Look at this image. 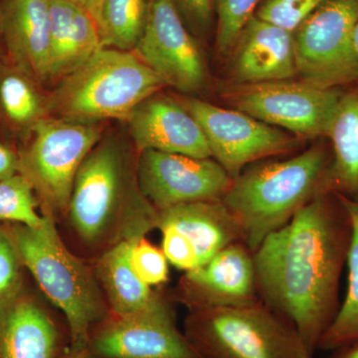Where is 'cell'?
Instances as JSON below:
<instances>
[{"instance_id":"25","label":"cell","mask_w":358,"mask_h":358,"mask_svg":"<svg viewBox=\"0 0 358 358\" xmlns=\"http://www.w3.org/2000/svg\"><path fill=\"white\" fill-rule=\"evenodd\" d=\"M150 0H103L99 30L103 47L134 51L147 24Z\"/></svg>"},{"instance_id":"36","label":"cell","mask_w":358,"mask_h":358,"mask_svg":"<svg viewBox=\"0 0 358 358\" xmlns=\"http://www.w3.org/2000/svg\"><path fill=\"white\" fill-rule=\"evenodd\" d=\"M350 50H352V56L353 63L358 72V20L355 23L353 28L352 41H350Z\"/></svg>"},{"instance_id":"33","label":"cell","mask_w":358,"mask_h":358,"mask_svg":"<svg viewBox=\"0 0 358 358\" xmlns=\"http://www.w3.org/2000/svg\"><path fill=\"white\" fill-rule=\"evenodd\" d=\"M20 173V157L0 141V181Z\"/></svg>"},{"instance_id":"8","label":"cell","mask_w":358,"mask_h":358,"mask_svg":"<svg viewBox=\"0 0 358 358\" xmlns=\"http://www.w3.org/2000/svg\"><path fill=\"white\" fill-rule=\"evenodd\" d=\"M343 92L303 80L233 84L224 93L235 110L301 138L327 136Z\"/></svg>"},{"instance_id":"6","label":"cell","mask_w":358,"mask_h":358,"mask_svg":"<svg viewBox=\"0 0 358 358\" xmlns=\"http://www.w3.org/2000/svg\"><path fill=\"white\" fill-rule=\"evenodd\" d=\"M185 336L202 358H313L288 320L261 301L194 310Z\"/></svg>"},{"instance_id":"18","label":"cell","mask_w":358,"mask_h":358,"mask_svg":"<svg viewBox=\"0 0 358 358\" xmlns=\"http://www.w3.org/2000/svg\"><path fill=\"white\" fill-rule=\"evenodd\" d=\"M49 81L63 79L103 48L93 16L70 0H49Z\"/></svg>"},{"instance_id":"26","label":"cell","mask_w":358,"mask_h":358,"mask_svg":"<svg viewBox=\"0 0 358 358\" xmlns=\"http://www.w3.org/2000/svg\"><path fill=\"white\" fill-rule=\"evenodd\" d=\"M34 186L21 173L0 181V220L39 227L44 216L36 211Z\"/></svg>"},{"instance_id":"29","label":"cell","mask_w":358,"mask_h":358,"mask_svg":"<svg viewBox=\"0 0 358 358\" xmlns=\"http://www.w3.org/2000/svg\"><path fill=\"white\" fill-rule=\"evenodd\" d=\"M131 264L134 272L148 286H159L169 280V261L162 250L145 237L134 239L131 248Z\"/></svg>"},{"instance_id":"10","label":"cell","mask_w":358,"mask_h":358,"mask_svg":"<svg viewBox=\"0 0 358 358\" xmlns=\"http://www.w3.org/2000/svg\"><path fill=\"white\" fill-rule=\"evenodd\" d=\"M194 117L210 148L211 157L233 179L259 160L288 154L301 138L238 110H227L199 99L179 100Z\"/></svg>"},{"instance_id":"13","label":"cell","mask_w":358,"mask_h":358,"mask_svg":"<svg viewBox=\"0 0 358 358\" xmlns=\"http://www.w3.org/2000/svg\"><path fill=\"white\" fill-rule=\"evenodd\" d=\"M89 350L99 358H202L179 331L171 308L157 296L148 307L92 334Z\"/></svg>"},{"instance_id":"9","label":"cell","mask_w":358,"mask_h":358,"mask_svg":"<svg viewBox=\"0 0 358 358\" xmlns=\"http://www.w3.org/2000/svg\"><path fill=\"white\" fill-rule=\"evenodd\" d=\"M358 0H326L293 33L296 74L322 88L358 81L350 41Z\"/></svg>"},{"instance_id":"34","label":"cell","mask_w":358,"mask_h":358,"mask_svg":"<svg viewBox=\"0 0 358 358\" xmlns=\"http://www.w3.org/2000/svg\"><path fill=\"white\" fill-rule=\"evenodd\" d=\"M70 1L74 2V3L84 8L85 10L88 11L93 16L99 27L101 6H102L103 0H70Z\"/></svg>"},{"instance_id":"15","label":"cell","mask_w":358,"mask_h":358,"mask_svg":"<svg viewBox=\"0 0 358 358\" xmlns=\"http://www.w3.org/2000/svg\"><path fill=\"white\" fill-rule=\"evenodd\" d=\"M134 143L140 152L157 150L208 159L210 148L199 122L179 101L150 96L128 119Z\"/></svg>"},{"instance_id":"2","label":"cell","mask_w":358,"mask_h":358,"mask_svg":"<svg viewBox=\"0 0 358 358\" xmlns=\"http://www.w3.org/2000/svg\"><path fill=\"white\" fill-rule=\"evenodd\" d=\"M331 152L322 145L289 159L259 162L233 179L222 200L252 253L315 197L327 194Z\"/></svg>"},{"instance_id":"4","label":"cell","mask_w":358,"mask_h":358,"mask_svg":"<svg viewBox=\"0 0 358 358\" xmlns=\"http://www.w3.org/2000/svg\"><path fill=\"white\" fill-rule=\"evenodd\" d=\"M43 216L39 227L20 224L10 237L21 262L64 313L70 331L69 353L80 355L88 352L92 329L105 319L107 306L95 275L63 243L50 214Z\"/></svg>"},{"instance_id":"28","label":"cell","mask_w":358,"mask_h":358,"mask_svg":"<svg viewBox=\"0 0 358 358\" xmlns=\"http://www.w3.org/2000/svg\"><path fill=\"white\" fill-rule=\"evenodd\" d=\"M326 0H262L255 16L294 33Z\"/></svg>"},{"instance_id":"11","label":"cell","mask_w":358,"mask_h":358,"mask_svg":"<svg viewBox=\"0 0 358 358\" xmlns=\"http://www.w3.org/2000/svg\"><path fill=\"white\" fill-rule=\"evenodd\" d=\"M136 182L143 197L159 211L179 204L222 201L233 178L212 157L145 150L136 164Z\"/></svg>"},{"instance_id":"16","label":"cell","mask_w":358,"mask_h":358,"mask_svg":"<svg viewBox=\"0 0 358 358\" xmlns=\"http://www.w3.org/2000/svg\"><path fill=\"white\" fill-rule=\"evenodd\" d=\"M230 55L234 84L282 81L298 76L293 33L255 15L245 25Z\"/></svg>"},{"instance_id":"32","label":"cell","mask_w":358,"mask_h":358,"mask_svg":"<svg viewBox=\"0 0 358 358\" xmlns=\"http://www.w3.org/2000/svg\"><path fill=\"white\" fill-rule=\"evenodd\" d=\"M186 26L204 32L211 25L214 0H171Z\"/></svg>"},{"instance_id":"31","label":"cell","mask_w":358,"mask_h":358,"mask_svg":"<svg viewBox=\"0 0 358 358\" xmlns=\"http://www.w3.org/2000/svg\"><path fill=\"white\" fill-rule=\"evenodd\" d=\"M162 252L169 263L179 270L189 272L199 267V256L192 242L173 226H160Z\"/></svg>"},{"instance_id":"24","label":"cell","mask_w":358,"mask_h":358,"mask_svg":"<svg viewBox=\"0 0 358 358\" xmlns=\"http://www.w3.org/2000/svg\"><path fill=\"white\" fill-rule=\"evenodd\" d=\"M343 205L352 225V236L346 257L348 284L345 298L334 322L319 343L317 350L333 352L358 341V199L334 193Z\"/></svg>"},{"instance_id":"3","label":"cell","mask_w":358,"mask_h":358,"mask_svg":"<svg viewBox=\"0 0 358 358\" xmlns=\"http://www.w3.org/2000/svg\"><path fill=\"white\" fill-rule=\"evenodd\" d=\"M71 225L91 247L145 237L157 228V210L129 185L124 155L101 143L87 155L75 178L68 206Z\"/></svg>"},{"instance_id":"27","label":"cell","mask_w":358,"mask_h":358,"mask_svg":"<svg viewBox=\"0 0 358 358\" xmlns=\"http://www.w3.org/2000/svg\"><path fill=\"white\" fill-rule=\"evenodd\" d=\"M262 0H216L218 27L216 47L220 55H230L238 37L255 15Z\"/></svg>"},{"instance_id":"37","label":"cell","mask_w":358,"mask_h":358,"mask_svg":"<svg viewBox=\"0 0 358 358\" xmlns=\"http://www.w3.org/2000/svg\"><path fill=\"white\" fill-rule=\"evenodd\" d=\"M64 358H99L95 357V355H91V353H89L88 352H84V353H80V355H67V357Z\"/></svg>"},{"instance_id":"22","label":"cell","mask_w":358,"mask_h":358,"mask_svg":"<svg viewBox=\"0 0 358 358\" xmlns=\"http://www.w3.org/2000/svg\"><path fill=\"white\" fill-rule=\"evenodd\" d=\"M134 240H122L113 245L96 264V280L102 285L110 307L117 317L143 310L157 296L141 281L131 266V248Z\"/></svg>"},{"instance_id":"20","label":"cell","mask_w":358,"mask_h":358,"mask_svg":"<svg viewBox=\"0 0 358 358\" xmlns=\"http://www.w3.org/2000/svg\"><path fill=\"white\" fill-rule=\"evenodd\" d=\"M58 331L31 301H18L0 315V358H55Z\"/></svg>"},{"instance_id":"5","label":"cell","mask_w":358,"mask_h":358,"mask_svg":"<svg viewBox=\"0 0 358 358\" xmlns=\"http://www.w3.org/2000/svg\"><path fill=\"white\" fill-rule=\"evenodd\" d=\"M166 87L134 51L103 47L61 79L49 113L81 122L128 120L134 109Z\"/></svg>"},{"instance_id":"30","label":"cell","mask_w":358,"mask_h":358,"mask_svg":"<svg viewBox=\"0 0 358 358\" xmlns=\"http://www.w3.org/2000/svg\"><path fill=\"white\" fill-rule=\"evenodd\" d=\"M20 263L13 239L0 231V315L15 303L20 293Z\"/></svg>"},{"instance_id":"14","label":"cell","mask_w":358,"mask_h":358,"mask_svg":"<svg viewBox=\"0 0 358 358\" xmlns=\"http://www.w3.org/2000/svg\"><path fill=\"white\" fill-rule=\"evenodd\" d=\"M182 293L194 310L258 303L253 253L243 242L229 245L204 265L185 273Z\"/></svg>"},{"instance_id":"23","label":"cell","mask_w":358,"mask_h":358,"mask_svg":"<svg viewBox=\"0 0 358 358\" xmlns=\"http://www.w3.org/2000/svg\"><path fill=\"white\" fill-rule=\"evenodd\" d=\"M37 83L17 66L0 65V120L13 131L29 134L47 117L49 99Z\"/></svg>"},{"instance_id":"19","label":"cell","mask_w":358,"mask_h":358,"mask_svg":"<svg viewBox=\"0 0 358 358\" xmlns=\"http://www.w3.org/2000/svg\"><path fill=\"white\" fill-rule=\"evenodd\" d=\"M173 226L185 234L204 265L229 245L242 242L236 219L222 201L179 204L157 211V228Z\"/></svg>"},{"instance_id":"21","label":"cell","mask_w":358,"mask_h":358,"mask_svg":"<svg viewBox=\"0 0 358 358\" xmlns=\"http://www.w3.org/2000/svg\"><path fill=\"white\" fill-rule=\"evenodd\" d=\"M327 136L331 141L327 192L358 199V91L343 93Z\"/></svg>"},{"instance_id":"35","label":"cell","mask_w":358,"mask_h":358,"mask_svg":"<svg viewBox=\"0 0 358 358\" xmlns=\"http://www.w3.org/2000/svg\"><path fill=\"white\" fill-rule=\"evenodd\" d=\"M329 358H358V341L352 345L336 348L331 352Z\"/></svg>"},{"instance_id":"1","label":"cell","mask_w":358,"mask_h":358,"mask_svg":"<svg viewBox=\"0 0 358 358\" xmlns=\"http://www.w3.org/2000/svg\"><path fill=\"white\" fill-rule=\"evenodd\" d=\"M352 225L334 193L319 195L253 253L257 294L288 320L315 355L341 301Z\"/></svg>"},{"instance_id":"7","label":"cell","mask_w":358,"mask_h":358,"mask_svg":"<svg viewBox=\"0 0 358 358\" xmlns=\"http://www.w3.org/2000/svg\"><path fill=\"white\" fill-rule=\"evenodd\" d=\"M101 136L102 129L92 122L46 117L35 124L20 157V173L49 209L67 213L78 171Z\"/></svg>"},{"instance_id":"17","label":"cell","mask_w":358,"mask_h":358,"mask_svg":"<svg viewBox=\"0 0 358 358\" xmlns=\"http://www.w3.org/2000/svg\"><path fill=\"white\" fill-rule=\"evenodd\" d=\"M0 30L11 63L38 83L49 81V0H0Z\"/></svg>"},{"instance_id":"12","label":"cell","mask_w":358,"mask_h":358,"mask_svg":"<svg viewBox=\"0 0 358 358\" xmlns=\"http://www.w3.org/2000/svg\"><path fill=\"white\" fill-rule=\"evenodd\" d=\"M134 52L166 86L183 93L206 86L203 54L171 0H150L147 24Z\"/></svg>"}]
</instances>
